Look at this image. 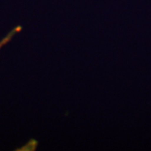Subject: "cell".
<instances>
[{"mask_svg": "<svg viewBox=\"0 0 151 151\" xmlns=\"http://www.w3.org/2000/svg\"><path fill=\"white\" fill-rule=\"evenodd\" d=\"M22 30V27L21 26H16V27H14L12 30H11L10 32H9L7 34V35L4 36V37L1 40H0V50L3 48L4 45H6L7 44L9 43V42H10L11 40H12V39L14 37V35L18 34V33H19Z\"/></svg>", "mask_w": 151, "mask_h": 151, "instance_id": "cell-1", "label": "cell"}]
</instances>
